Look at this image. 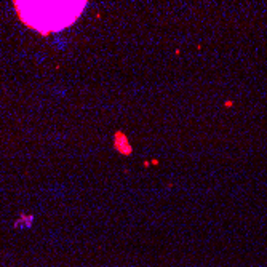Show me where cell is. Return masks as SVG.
I'll list each match as a JSON object with an SVG mask.
<instances>
[{
    "label": "cell",
    "mask_w": 267,
    "mask_h": 267,
    "mask_svg": "<svg viewBox=\"0 0 267 267\" xmlns=\"http://www.w3.org/2000/svg\"><path fill=\"white\" fill-rule=\"evenodd\" d=\"M112 144H114L115 152H118V154L123 155V157H130V155L133 154V147H131V144H130L128 136H126V133H123V131H120V130L114 133Z\"/></svg>",
    "instance_id": "obj_1"
},
{
    "label": "cell",
    "mask_w": 267,
    "mask_h": 267,
    "mask_svg": "<svg viewBox=\"0 0 267 267\" xmlns=\"http://www.w3.org/2000/svg\"><path fill=\"white\" fill-rule=\"evenodd\" d=\"M232 106H234V101H232V99H226V101H224V107H226V109H230Z\"/></svg>",
    "instance_id": "obj_3"
},
{
    "label": "cell",
    "mask_w": 267,
    "mask_h": 267,
    "mask_svg": "<svg viewBox=\"0 0 267 267\" xmlns=\"http://www.w3.org/2000/svg\"><path fill=\"white\" fill-rule=\"evenodd\" d=\"M34 224V216L32 215H26V213H21L19 218L15 221L13 226L16 227V229H27Z\"/></svg>",
    "instance_id": "obj_2"
}]
</instances>
